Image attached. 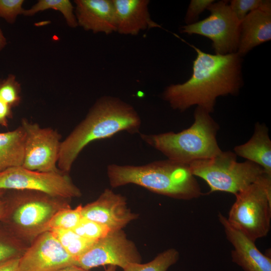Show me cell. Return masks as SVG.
I'll list each match as a JSON object with an SVG mask.
<instances>
[{
	"mask_svg": "<svg viewBox=\"0 0 271 271\" xmlns=\"http://www.w3.org/2000/svg\"><path fill=\"white\" fill-rule=\"evenodd\" d=\"M188 44L197 53L192 75L184 83L167 87L162 97L180 111L196 105L212 112L218 97L239 93L243 85L241 57L237 53L213 55Z\"/></svg>",
	"mask_w": 271,
	"mask_h": 271,
	"instance_id": "6da1fadb",
	"label": "cell"
},
{
	"mask_svg": "<svg viewBox=\"0 0 271 271\" xmlns=\"http://www.w3.org/2000/svg\"><path fill=\"white\" fill-rule=\"evenodd\" d=\"M141 117L134 108L119 98L98 99L85 118L61 142L58 169L68 173L81 151L91 142L110 138L120 131L140 132Z\"/></svg>",
	"mask_w": 271,
	"mask_h": 271,
	"instance_id": "7a4b0ae2",
	"label": "cell"
},
{
	"mask_svg": "<svg viewBox=\"0 0 271 271\" xmlns=\"http://www.w3.org/2000/svg\"><path fill=\"white\" fill-rule=\"evenodd\" d=\"M107 175L112 188L132 184L159 194L185 200L202 195L189 165L168 159L141 166L111 164L107 166Z\"/></svg>",
	"mask_w": 271,
	"mask_h": 271,
	"instance_id": "3957f363",
	"label": "cell"
},
{
	"mask_svg": "<svg viewBox=\"0 0 271 271\" xmlns=\"http://www.w3.org/2000/svg\"><path fill=\"white\" fill-rule=\"evenodd\" d=\"M194 122L189 128L175 133H140L141 139L168 159L189 165L214 157L221 152L216 139L219 126L204 108L197 106Z\"/></svg>",
	"mask_w": 271,
	"mask_h": 271,
	"instance_id": "277c9868",
	"label": "cell"
},
{
	"mask_svg": "<svg viewBox=\"0 0 271 271\" xmlns=\"http://www.w3.org/2000/svg\"><path fill=\"white\" fill-rule=\"evenodd\" d=\"M236 156L231 151H222L214 157L195 161L189 165L194 176L207 183L208 193L221 191L235 195L267 174L252 162H238Z\"/></svg>",
	"mask_w": 271,
	"mask_h": 271,
	"instance_id": "5b68a950",
	"label": "cell"
},
{
	"mask_svg": "<svg viewBox=\"0 0 271 271\" xmlns=\"http://www.w3.org/2000/svg\"><path fill=\"white\" fill-rule=\"evenodd\" d=\"M235 196L229 223L254 242L266 236L270 228L271 175L265 174Z\"/></svg>",
	"mask_w": 271,
	"mask_h": 271,
	"instance_id": "8992f818",
	"label": "cell"
},
{
	"mask_svg": "<svg viewBox=\"0 0 271 271\" xmlns=\"http://www.w3.org/2000/svg\"><path fill=\"white\" fill-rule=\"evenodd\" d=\"M18 191L13 197L11 221L17 233L35 238L46 232L48 223L59 210L69 206L66 200L28 190Z\"/></svg>",
	"mask_w": 271,
	"mask_h": 271,
	"instance_id": "52a82bcc",
	"label": "cell"
},
{
	"mask_svg": "<svg viewBox=\"0 0 271 271\" xmlns=\"http://www.w3.org/2000/svg\"><path fill=\"white\" fill-rule=\"evenodd\" d=\"M210 15L205 19L183 26L180 32L197 34L210 39L217 55L237 53L241 23L232 11L228 1L214 2L207 9Z\"/></svg>",
	"mask_w": 271,
	"mask_h": 271,
	"instance_id": "ba28073f",
	"label": "cell"
},
{
	"mask_svg": "<svg viewBox=\"0 0 271 271\" xmlns=\"http://www.w3.org/2000/svg\"><path fill=\"white\" fill-rule=\"evenodd\" d=\"M7 189L39 192L67 200L81 195L67 173L38 172L22 166L0 172V190Z\"/></svg>",
	"mask_w": 271,
	"mask_h": 271,
	"instance_id": "9c48e42d",
	"label": "cell"
},
{
	"mask_svg": "<svg viewBox=\"0 0 271 271\" xmlns=\"http://www.w3.org/2000/svg\"><path fill=\"white\" fill-rule=\"evenodd\" d=\"M25 134L24 158L22 167L38 172H56L61 135L54 129L22 119Z\"/></svg>",
	"mask_w": 271,
	"mask_h": 271,
	"instance_id": "30bf717a",
	"label": "cell"
},
{
	"mask_svg": "<svg viewBox=\"0 0 271 271\" xmlns=\"http://www.w3.org/2000/svg\"><path fill=\"white\" fill-rule=\"evenodd\" d=\"M141 256L134 243L121 229L110 231L76 260V265L86 270L103 265H114L124 269L128 265L141 262Z\"/></svg>",
	"mask_w": 271,
	"mask_h": 271,
	"instance_id": "8fae6325",
	"label": "cell"
},
{
	"mask_svg": "<svg viewBox=\"0 0 271 271\" xmlns=\"http://www.w3.org/2000/svg\"><path fill=\"white\" fill-rule=\"evenodd\" d=\"M76 264L51 231L35 238L20 257L17 271H56Z\"/></svg>",
	"mask_w": 271,
	"mask_h": 271,
	"instance_id": "7c38bea8",
	"label": "cell"
},
{
	"mask_svg": "<svg viewBox=\"0 0 271 271\" xmlns=\"http://www.w3.org/2000/svg\"><path fill=\"white\" fill-rule=\"evenodd\" d=\"M81 214L112 231L122 229L138 217L127 207L124 196L109 189H105L96 200L82 206Z\"/></svg>",
	"mask_w": 271,
	"mask_h": 271,
	"instance_id": "4fadbf2b",
	"label": "cell"
},
{
	"mask_svg": "<svg viewBox=\"0 0 271 271\" xmlns=\"http://www.w3.org/2000/svg\"><path fill=\"white\" fill-rule=\"evenodd\" d=\"M226 238L233 247L232 261L244 271H271V259L263 254L254 241L232 226L227 217L221 213L218 215Z\"/></svg>",
	"mask_w": 271,
	"mask_h": 271,
	"instance_id": "5bb4252c",
	"label": "cell"
},
{
	"mask_svg": "<svg viewBox=\"0 0 271 271\" xmlns=\"http://www.w3.org/2000/svg\"><path fill=\"white\" fill-rule=\"evenodd\" d=\"M78 26L86 31L106 35L116 32V17L112 0H75Z\"/></svg>",
	"mask_w": 271,
	"mask_h": 271,
	"instance_id": "9a60e30c",
	"label": "cell"
},
{
	"mask_svg": "<svg viewBox=\"0 0 271 271\" xmlns=\"http://www.w3.org/2000/svg\"><path fill=\"white\" fill-rule=\"evenodd\" d=\"M271 39V2L263 1L241 22L237 53L242 57L253 48Z\"/></svg>",
	"mask_w": 271,
	"mask_h": 271,
	"instance_id": "2e32d148",
	"label": "cell"
},
{
	"mask_svg": "<svg viewBox=\"0 0 271 271\" xmlns=\"http://www.w3.org/2000/svg\"><path fill=\"white\" fill-rule=\"evenodd\" d=\"M115 13L116 32L137 35L141 31L161 27L153 21L149 11L148 0H112Z\"/></svg>",
	"mask_w": 271,
	"mask_h": 271,
	"instance_id": "e0dca14e",
	"label": "cell"
},
{
	"mask_svg": "<svg viewBox=\"0 0 271 271\" xmlns=\"http://www.w3.org/2000/svg\"><path fill=\"white\" fill-rule=\"evenodd\" d=\"M234 151L236 156L257 164L271 175V141L265 124L256 123L251 138Z\"/></svg>",
	"mask_w": 271,
	"mask_h": 271,
	"instance_id": "ac0fdd59",
	"label": "cell"
},
{
	"mask_svg": "<svg viewBox=\"0 0 271 271\" xmlns=\"http://www.w3.org/2000/svg\"><path fill=\"white\" fill-rule=\"evenodd\" d=\"M26 134L22 125L12 131L0 132V172L22 166Z\"/></svg>",
	"mask_w": 271,
	"mask_h": 271,
	"instance_id": "d6986e66",
	"label": "cell"
},
{
	"mask_svg": "<svg viewBox=\"0 0 271 271\" xmlns=\"http://www.w3.org/2000/svg\"><path fill=\"white\" fill-rule=\"evenodd\" d=\"M51 231L70 255L77 259L96 241L83 237L72 230L55 229Z\"/></svg>",
	"mask_w": 271,
	"mask_h": 271,
	"instance_id": "ffe728a7",
	"label": "cell"
},
{
	"mask_svg": "<svg viewBox=\"0 0 271 271\" xmlns=\"http://www.w3.org/2000/svg\"><path fill=\"white\" fill-rule=\"evenodd\" d=\"M51 9L61 13L70 27L78 26L74 7L69 0H39L30 9L24 10L23 15L31 16L40 11Z\"/></svg>",
	"mask_w": 271,
	"mask_h": 271,
	"instance_id": "44dd1931",
	"label": "cell"
},
{
	"mask_svg": "<svg viewBox=\"0 0 271 271\" xmlns=\"http://www.w3.org/2000/svg\"><path fill=\"white\" fill-rule=\"evenodd\" d=\"M179 258V252L171 248L160 253L149 262L132 263L122 271H167L177 262Z\"/></svg>",
	"mask_w": 271,
	"mask_h": 271,
	"instance_id": "7402d4cb",
	"label": "cell"
},
{
	"mask_svg": "<svg viewBox=\"0 0 271 271\" xmlns=\"http://www.w3.org/2000/svg\"><path fill=\"white\" fill-rule=\"evenodd\" d=\"M82 207L80 205L74 209L68 206L59 210L50 220L46 231L55 229L72 230L82 218Z\"/></svg>",
	"mask_w": 271,
	"mask_h": 271,
	"instance_id": "603a6c76",
	"label": "cell"
},
{
	"mask_svg": "<svg viewBox=\"0 0 271 271\" xmlns=\"http://www.w3.org/2000/svg\"><path fill=\"white\" fill-rule=\"evenodd\" d=\"M72 230L83 237L95 241L105 237L112 231L105 225L83 217Z\"/></svg>",
	"mask_w": 271,
	"mask_h": 271,
	"instance_id": "cb8c5ba5",
	"label": "cell"
},
{
	"mask_svg": "<svg viewBox=\"0 0 271 271\" xmlns=\"http://www.w3.org/2000/svg\"><path fill=\"white\" fill-rule=\"evenodd\" d=\"M21 88L14 75L9 74L7 77L0 81V99L12 107L20 103Z\"/></svg>",
	"mask_w": 271,
	"mask_h": 271,
	"instance_id": "d4e9b609",
	"label": "cell"
},
{
	"mask_svg": "<svg viewBox=\"0 0 271 271\" xmlns=\"http://www.w3.org/2000/svg\"><path fill=\"white\" fill-rule=\"evenodd\" d=\"M23 0H0V17L13 24L19 15H23Z\"/></svg>",
	"mask_w": 271,
	"mask_h": 271,
	"instance_id": "484cf974",
	"label": "cell"
},
{
	"mask_svg": "<svg viewBox=\"0 0 271 271\" xmlns=\"http://www.w3.org/2000/svg\"><path fill=\"white\" fill-rule=\"evenodd\" d=\"M262 2V0H232L229 6L241 23L249 13L258 9Z\"/></svg>",
	"mask_w": 271,
	"mask_h": 271,
	"instance_id": "4316f807",
	"label": "cell"
},
{
	"mask_svg": "<svg viewBox=\"0 0 271 271\" xmlns=\"http://www.w3.org/2000/svg\"><path fill=\"white\" fill-rule=\"evenodd\" d=\"M214 2L213 0H192L185 17L186 25L197 22L199 15Z\"/></svg>",
	"mask_w": 271,
	"mask_h": 271,
	"instance_id": "83f0119b",
	"label": "cell"
},
{
	"mask_svg": "<svg viewBox=\"0 0 271 271\" xmlns=\"http://www.w3.org/2000/svg\"><path fill=\"white\" fill-rule=\"evenodd\" d=\"M26 249L18 243L0 240V263L21 256Z\"/></svg>",
	"mask_w": 271,
	"mask_h": 271,
	"instance_id": "f1b7e54d",
	"label": "cell"
},
{
	"mask_svg": "<svg viewBox=\"0 0 271 271\" xmlns=\"http://www.w3.org/2000/svg\"><path fill=\"white\" fill-rule=\"evenodd\" d=\"M12 108L0 99V126H8V119L12 116Z\"/></svg>",
	"mask_w": 271,
	"mask_h": 271,
	"instance_id": "f546056e",
	"label": "cell"
},
{
	"mask_svg": "<svg viewBox=\"0 0 271 271\" xmlns=\"http://www.w3.org/2000/svg\"><path fill=\"white\" fill-rule=\"evenodd\" d=\"M20 257L11 258L0 263V271H17Z\"/></svg>",
	"mask_w": 271,
	"mask_h": 271,
	"instance_id": "4dcf8cb0",
	"label": "cell"
},
{
	"mask_svg": "<svg viewBox=\"0 0 271 271\" xmlns=\"http://www.w3.org/2000/svg\"><path fill=\"white\" fill-rule=\"evenodd\" d=\"M8 203L6 201L0 200V219L4 217L7 212Z\"/></svg>",
	"mask_w": 271,
	"mask_h": 271,
	"instance_id": "1f68e13d",
	"label": "cell"
},
{
	"mask_svg": "<svg viewBox=\"0 0 271 271\" xmlns=\"http://www.w3.org/2000/svg\"><path fill=\"white\" fill-rule=\"evenodd\" d=\"M56 271H89V270H86L77 265H73L62 268Z\"/></svg>",
	"mask_w": 271,
	"mask_h": 271,
	"instance_id": "d6a6232c",
	"label": "cell"
},
{
	"mask_svg": "<svg viewBox=\"0 0 271 271\" xmlns=\"http://www.w3.org/2000/svg\"><path fill=\"white\" fill-rule=\"evenodd\" d=\"M7 40L2 30L0 29V51L7 45Z\"/></svg>",
	"mask_w": 271,
	"mask_h": 271,
	"instance_id": "836d02e7",
	"label": "cell"
},
{
	"mask_svg": "<svg viewBox=\"0 0 271 271\" xmlns=\"http://www.w3.org/2000/svg\"><path fill=\"white\" fill-rule=\"evenodd\" d=\"M105 271H117L116 266L108 265L107 268Z\"/></svg>",
	"mask_w": 271,
	"mask_h": 271,
	"instance_id": "e575fe53",
	"label": "cell"
},
{
	"mask_svg": "<svg viewBox=\"0 0 271 271\" xmlns=\"http://www.w3.org/2000/svg\"><path fill=\"white\" fill-rule=\"evenodd\" d=\"M2 190H0V197H1V196L2 195Z\"/></svg>",
	"mask_w": 271,
	"mask_h": 271,
	"instance_id": "d590c367",
	"label": "cell"
}]
</instances>
